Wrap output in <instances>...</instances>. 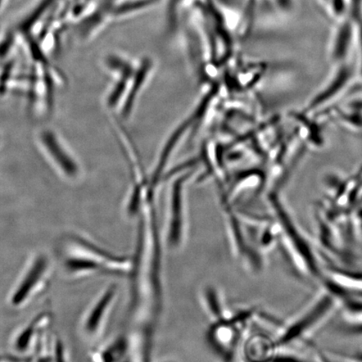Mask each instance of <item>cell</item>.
<instances>
[{
  "label": "cell",
  "mask_w": 362,
  "mask_h": 362,
  "mask_svg": "<svg viewBox=\"0 0 362 362\" xmlns=\"http://www.w3.org/2000/svg\"><path fill=\"white\" fill-rule=\"evenodd\" d=\"M270 203L278 221L279 243L289 265L300 277L322 279L323 270L319 256L291 212L275 194H272Z\"/></svg>",
  "instance_id": "obj_1"
},
{
  "label": "cell",
  "mask_w": 362,
  "mask_h": 362,
  "mask_svg": "<svg viewBox=\"0 0 362 362\" xmlns=\"http://www.w3.org/2000/svg\"><path fill=\"white\" fill-rule=\"evenodd\" d=\"M341 302L325 287L309 304L280 325L274 339L278 349L292 345H309L310 339L336 313Z\"/></svg>",
  "instance_id": "obj_2"
},
{
  "label": "cell",
  "mask_w": 362,
  "mask_h": 362,
  "mask_svg": "<svg viewBox=\"0 0 362 362\" xmlns=\"http://www.w3.org/2000/svg\"><path fill=\"white\" fill-rule=\"evenodd\" d=\"M49 262L47 257L39 255L31 262L28 269L17 285L11 296L13 306L25 304L37 292L38 286L44 281L45 276L48 274Z\"/></svg>",
  "instance_id": "obj_3"
},
{
  "label": "cell",
  "mask_w": 362,
  "mask_h": 362,
  "mask_svg": "<svg viewBox=\"0 0 362 362\" xmlns=\"http://www.w3.org/2000/svg\"><path fill=\"white\" fill-rule=\"evenodd\" d=\"M117 291L115 285L107 288L90 306L84 320V332L90 338L98 337L102 332L104 325L113 304L116 300Z\"/></svg>",
  "instance_id": "obj_4"
},
{
  "label": "cell",
  "mask_w": 362,
  "mask_h": 362,
  "mask_svg": "<svg viewBox=\"0 0 362 362\" xmlns=\"http://www.w3.org/2000/svg\"><path fill=\"white\" fill-rule=\"evenodd\" d=\"M351 71L349 67L343 66L337 75L325 86L323 89L317 93L306 107L307 112H315L321 110L328 103H332L334 98L341 95L350 83Z\"/></svg>",
  "instance_id": "obj_5"
},
{
  "label": "cell",
  "mask_w": 362,
  "mask_h": 362,
  "mask_svg": "<svg viewBox=\"0 0 362 362\" xmlns=\"http://www.w3.org/2000/svg\"><path fill=\"white\" fill-rule=\"evenodd\" d=\"M223 298L216 288L207 286L202 293L203 306L207 312V315L214 322L225 318L226 309Z\"/></svg>",
  "instance_id": "obj_6"
},
{
  "label": "cell",
  "mask_w": 362,
  "mask_h": 362,
  "mask_svg": "<svg viewBox=\"0 0 362 362\" xmlns=\"http://www.w3.org/2000/svg\"><path fill=\"white\" fill-rule=\"evenodd\" d=\"M42 139L45 146L48 148L52 156L56 158L58 164L62 165V169L66 173L74 175L76 173V167L71 158L66 156V153L62 151V147L59 146L55 137H53L52 134L47 132L43 134Z\"/></svg>",
  "instance_id": "obj_7"
},
{
  "label": "cell",
  "mask_w": 362,
  "mask_h": 362,
  "mask_svg": "<svg viewBox=\"0 0 362 362\" xmlns=\"http://www.w3.org/2000/svg\"><path fill=\"white\" fill-rule=\"evenodd\" d=\"M259 362H307L303 357L292 353H284L275 351L264 360Z\"/></svg>",
  "instance_id": "obj_8"
},
{
  "label": "cell",
  "mask_w": 362,
  "mask_h": 362,
  "mask_svg": "<svg viewBox=\"0 0 362 362\" xmlns=\"http://www.w3.org/2000/svg\"><path fill=\"white\" fill-rule=\"evenodd\" d=\"M0 1H1V0H0Z\"/></svg>",
  "instance_id": "obj_9"
}]
</instances>
